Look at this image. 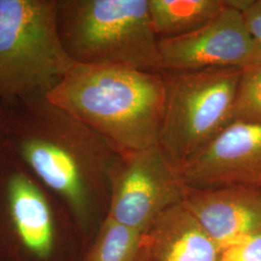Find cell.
<instances>
[{"instance_id":"52a82bcc","label":"cell","mask_w":261,"mask_h":261,"mask_svg":"<svg viewBox=\"0 0 261 261\" xmlns=\"http://www.w3.org/2000/svg\"><path fill=\"white\" fill-rule=\"evenodd\" d=\"M159 48L164 71L244 69L254 59L244 15L226 2L225 8L203 27L179 37L159 39Z\"/></svg>"},{"instance_id":"8fae6325","label":"cell","mask_w":261,"mask_h":261,"mask_svg":"<svg viewBox=\"0 0 261 261\" xmlns=\"http://www.w3.org/2000/svg\"><path fill=\"white\" fill-rule=\"evenodd\" d=\"M224 8V0H148L152 28L159 39L189 34Z\"/></svg>"},{"instance_id":"2e32d148","label":"cell","mask_w":261,"mask_h":261,"mask_svg":"<svg viewBox=\"0 0 261 261\" xmlns=\"http://www.w3.org/2000/svg\"><path fill=\"white\" fill-rule=\"evenodd\" d=\"M7 124H8V105L0 101V148L5 141Z\"/></svg>"},{"instance_id":"7c38bea8","label":"cell","mask_w":261,"mask_h":261,"mask_svg":"<svg viewBox=\"0 0 261 261\" xmlns=\"http://www.w3.org/2000/svg\"><path fill=\"white\" fill-rule=\"evenodd\" d=\"M140 235L106 216L84 261H135Z\"/></svg>"},{"instance_id":"8992f818","label":"cell","mask_w":261,"mask_h":261,"mask_svg":"<svg viewBox=\"0 0 261 261\" xmlns=\"http://www.w3.org/2000/svg\"><path fill=\"white\" fill-rule=\"evenodd\" d=\"M189 189L159 144L122 155L112 174L107 217L141 233L160 215L184 202Z\"/></svg>"},{"instance_id":"9a60e30c","label":"cell","mask_w":261,"mask_h":261,"mask_svg":"<svg viewBox=\"0 0 261 261\" xmlns=\"http://www.w3.org/2000/svg\"><path fill=\"white\" fill-rule=\"evenodd\" d=\"M243 15L254 45L252 65H261V0H253L252 5Z\"/></svg>"},{"instance_id":"5bb4252c","label":"cell","mask_w":261,"mask_h":261,"mask_svg":"<svg viewBox=\"0 0 261 261\" xmlns=\"http://www.w3.org/2000/svg\"><path fill=\"white\" fill-rule=\"evenodd\" d=\"M218 261H261V232L221 249Z\"/></svg>"},{"instance_id":"9c48e42d","label":"cell","mask_w":261,"mask_h":261,"mask_svg":"<svg viewBox=\"0 0 261 261\" xmlns=\"http://www.w3.org/2000/svg\"><path fill=\"white\" fill-rule=\"evenodd\" d=\"M184 203L220 250L261 232V189L190 188Z\"/></svg>"},{"instance_id":"6da1fadb","label":"cell","mask_w":261,"mask_h":261,"mask_svg":"<svg viewBox=\"0 0 261 261\" xmlns=\"http://www.w3.org/2000/svg\"><path fill=\"white\" fill-rule=\"evenodd\" d=\"M4 145L80 224L107 216L122 154L47 96L8 105Z\"/></svg>"},{"instance_id":"ba28073f","label":"cell","mask_w":261,"mask_h":261,"mask_svg":"<svg viewBox=\"0 0 261 261\" xmlns=\"http://www.w3.org/2000/svg\"><path fill=\"white\" fill-rule=\"evenodd\" d=\"M179 170L192 189H261V124L231 122Z\"/></svg>"},{"instance_id":"30bf717a","label":"cell","mask_w":261,"mask_h":261,"mask_svg":"<svg viewBox=\"0 0 261 261\" xmlns=\"http://www.w3.org/2000/svg\"><path fill=\"white\" fill-rule=\"evenodd\" d=\"M219 254L220 248L182 202L140 233L135 261H218Z\"/></svg>"},{"instance_id":"4fadbf2b","label":"cell","mask_w":261,"mask_h":261,"mask_svg":"<svg viewBox=\"0 0 261 261\" xmlns=\"http://www.w3.org/2000/svg\"><path fill=\"white\" fill-rule=\"evenodd\" d=\"M231 122L261 124V65L243 69L235 95Z\"/></svg>"},{"instance_id":"277c9868","label":"cell","mask_w":261,"mask_h":261,"mask_svg":"<svg viewBox=\"0 0 261 261\" xmlns=\"http://www.w3.org/2000/svg\"><path fill=\"white\" fill-rule=\"evenodd\" d=\"M75 63L58 28V0H0V101L47 96Z\"/></svg>"},{"instance_id":"5b68a950","label":"cell","mask_w":261,"mask_h":261,"mask_svg":"<svg viewBox=\"0 0 261 261\" xmlns=\"http://www.w3.org/2000/svg\"><path fill=\"white\" fill-rule=\"evenodd\" d=\"M242 70L163 72L166 96L159 145L178 169L232 121Z\"/></svg>"},{"instance_id":"3957f363","label":"cell","mask_w":261,"mask_h":261,"mask_svg":"<svg viewBox=\"0 0 261 261\" xmlns=\"http://www.w3.org/2000/svg\"><path fill=\"white\" fill-rule=\"evenodd\" d=\"M58 28L75 64L164 72L148 0H58Z\"/></svg>"},{"instance_id":"7a4b0ae2","label":"cell","mask_w":261,"mask_h":261,"mask_svg":"<svg viewBox=\"0 0 261 261\" xmlns=\"http://www.w3.org/2000/svg\"><path fill=\"white\" fill-rule=\"evenodd\" d=\"M165 96L163 73L75 64L47 98L125 155L158 145Z\"/></svg>"}]
</instances>
